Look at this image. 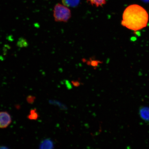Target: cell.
Here are the masks:
<instances>
[{"label":"cell","mask_w":149,"mask_h":149,"mask_svg":"<svg viewBox=\"0 0 149 149\" xmlns=\"http://www.w3.org/2000/svg\"><path fill=\"white\" fill-rule=\"evenodd\" d=\"M148 20V13L139 5H130L123 15L122 25L132 30L137 31L146 26Z\"/></svg>","instance_id":"1"},{"label":"cell","mask_w":149,"mask_h":149,"mask_svg":"<svg viewBox=\"0 0 149 149\" xmlns=\"http://www.w3.org/2000/svg\"><path fill=\"white\" fill-rule=\"evenodd\" d=\"M53 16L56 22H66L70 18L71 13L68 7L57 3L54 8Z\"/></svg>","instance_id":"2"},{"label":"cell","mask_w":149,"mask_h":149,"mask_svg":"<svg viewBox=\"0 0 149 149\" xmlns=\"http://www.w3.org/2000/svg\"><path fill=\"white\" fill-rule=\"evenodd\" d=\"M12 122L10 114L6 111L0 112V128H5L8 127Z\"/></svg>","instance_id":"3"},{"label":"cell","mask_w":149,"mask_h":149,"mask_svg":"<svg viewBox=\"0 0 149 149\" xmlns=\"http://www.w3.org/2000/svg\"><path fill=\"white\" fill-rule=\"evenodd\" d=\"M139 113L141 118L143 120L149 121V108L142 107L140 109Z\"/></svg>","instance_id":"4"},{"label":"cell","mask_w":149,"mask_h":149,"mask_svg":"<svg viewBox=\"0 0 149 149\" xmlns=\"http://www.w3.org/2000/svg\"><path fill=\"white\" fill-rule=\"evenodd\" d=\"M80 0H62L63 4L67 7H75L79 4Z\"/></svg>","instance_id":"5"},{"label":"cell","mask_w":149,"mask_h":149,"mask_svg":"<svg viewBox=\"0 0 149 149\" xmlns=\"http://www.w3.org/2000/svg\"><path fill=\"white\" fill-rule=\"evenodd\" d=\"M88 2L92 5L97 7L102 6L106 3V0H87Z\"/></svg>","instance_id":"6"},{"label":"cell","mask_w":149,"mask_h":149,"mask_svg":"<svg viewBox=\"0 0 149 149\" xmlns=\"http://www.w3.org/2000/svg\"><path fill=\"white\" fill-rule=\"evenodd\" d=\"M41 146L42 148H52L53 146V143L51 141H44L42 143Z\"/></svg>","instance_id":"7"},{"label":"cell","mask_w":149,"mask_h":149,"mask_svg":"<svg viewBox=\"0 0 149 149\" xmlns=\"http://www.w3.org/2000/svg\"><path fill=\"white\" fill-rule=\"evenodd\" d=\"M38 113L36 112V111L35 110H32L30 111V114L29 115V117L31 120H36L38 118Z\"/></svg>","instance_id":"8"},{"label":"cell","mask_w":149,"mask_h":149,"mask_svg":"<svg viewBox=\"0 0 149 149\" xmlns=\"http://www.w3.org/2000/svg\"><path fill=\"white\" fill-rule=\"evenodd\" d=\"M142 1H146V2L149 1V0H142Z\"/></svg>","instance_id":"9"}]
</instances>
